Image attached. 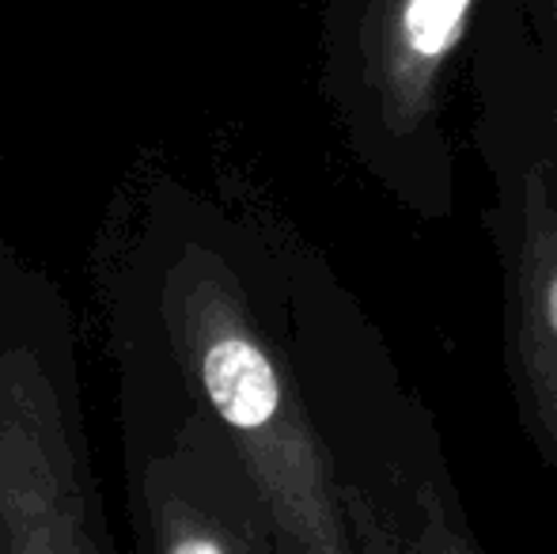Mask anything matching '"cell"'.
I'll use <instances>...</instances> for the list:
<instances>
[{
	"instance_id": "cell-3",
	"label": "cell",
	"mask_w": 557,
	"mask_h": 554,
	"mask_svg": "<svg viewBox=\"0 0 557 554\" xmlns=\"http://www.w3.org/2000/svg\"><path fill=\"white\" fill-rule=\"evenodd\" d=\"M512 354L528 418L557 459V198L543 168L531 171L523 186Z\"/></svg>"
},
{
	"instance_id": "cell-2",
	"label": "cell",
	"mask_w": 557,
	"mask_h": 554,
	"mask_svg": "<svg viewBox=\"0 0 557 554\" xmlns=\"http://www.w3.org/2000/svg\"><path fill=\"white\" fill-rule=\"evenodd\" d=\"M474 0H375L368 15V81L395 134H413L433 114L441 76L462 46Z\"/></svg>"
},
{
	"instance_id": "cell-1",
	"label": "cell",
	"mask_w": 557,
	"mask_h": 554,
	"mask_svg": "<svg viewBox=\"0 0 557 554\" xmlns=\"http://www.w3.org/2000/svg\"><path fill=\"white\" fill-rule=\"evenodd\" d=\"M175 342L206 407L232 436L281 543L319 554L349 547L331 456L243 288L213 255H198L178 274Z\"/></svg>"
}]
</instances>
